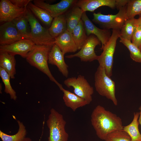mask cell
I'll return each mask as SVG.
<instances>
[{
    "label": "cell",
    "mask_w": 141,
    "mask_h": 141,
    "mask_svg": "<svg viewBox=\"0 0 141 141\" xmlns=\"http://www.w3.org/2000/svg\"><path fill=\"white\" fill-rule=\"evenodd\" d=\"M91 121L97 135L102 140L109 133L122 130L124 127L119 116L99 105L93 111Z\"/></svg>",
    "instance_id": "obj_1"
},
{
    "label": "cell",
    "mask_w": 141,
    "mask_h": 141,
    "mask_svg": "<svg viewBox=\"0 0 141 141\" xmlns=\"http://www.w3.org/2000/svg\"><path fill=\"white\" fill-rule=\"evenodd\" d=\"M52 46L36 45L34 48L28 53L25 58L31 65L45 74L61 90L63 88L62 85L53 76L48 65L49 55Z\"/></svg>",
    "instance_id": "obj_2"
},
{
    "label": "cell",
    "mask_w": 141,
    "mask_h": 141,
    "mask_svg": "<svg viewBox=\"0 0 141 141\" xmlns=\"http://www.w3.org/2000/svg\"><path fill=\"white\" fill-rule=\"evenodd\" d=\"M26 15L30 28V40L36 45L52 46L55 39L50 35L48 29L43 26L31 11L27 7Z\"/></svg>",
    "instance_id": "obj_3"
},
{
    "label": "cell",
    "mask_w": 141,
    "mask_h": 141,
    "mask_svg": "<svg viewBox=\"0 0 141 141\" xmlns=\"http://www.w3.org/2000/svg\"><path fill=\"white\" fill-rule=\"evenodd\" d=\"M94 80L97 92L101 96L111 100L115 105H117L115 83L107 75L104 67L98 66L95 74Z\"/></svg>",
    "instance_id": "obj_4"
},
{
    "label": "cell",
    "mask_w": 141,
    "mask_h": 141,
    "mask_svg": "<svg viewBox=\"0 0 141 141\" xmlns=\"http://www.w3.org/2000/svg\"><path fill=\"white\" fill-rule=\"evenodd\" d=\"M49 134L48 141H67L69 135L65 130L66 122L63 115L52 108L46 121Z\"/></svg>",
    "instance_id": "obj_5"
},
{
    "label": "cell",
    "mask_w": 141,
    "mask_h": 141,
    "mask_svg": "<svg viewBox=\"0 0 141 141\" xmlns=\"http://www.w3.org/2000/svg\"><path fill=\"white\" fill-rule=\"evenodd\" d=\"M126 5L120 8L118 13L115 15H104L100 12L94 13L92 20L103 29H112L120 30L125 22L128 19Z\"/></svg>",
    "instance_id": "obj_6"
},
{
    "label": "cell",
    "mask_w": 141,
    "mask_h": 141,
    "mask_svg": "<svg viewBox=\"0 0 141 141\" xmlns=\"http://www.w3.org/2000/svg\"><path fill=\"white\" fill-rule=\"evenodd\" d=\"M120 36V30H113L108 42L102 49L103 51L99 56L97 60L99 65L104 67L107 75L110 77L112 75L113 56L117 41Z\"/></svg>",
    "instance_id": "obj_7"
},
{
    "label": "cell",
    "mask_w": 141,
    "mask_h": 141,
    "mask_svg": "<svg viewBox=\"0 0 141 141\" xmlns=\"http://www.w3.org/2000/svg\"><path fill=\"white\" fill-rule=\"evenodd\" d=\"M64 84L68 87H73L74 93L86 100L88 104L92 101L93 88L84 76L79 75L77 77L68 78L64 81Z\"/></svg>",
    "instance_id": "obj_8"
},
{
    "label": "cell",
    "mask_w": 141,
    "mask_h": 141,
    "mask_svg": "<svg viewBox=\"0 0 141 141\" xmlns=\"http://www.w3.org/2000/svg\"><path fill=\"white\" fill-rule=\"evenodd\" d=\"M101 43L95 36L91 34L87 37L85 42L78 52L67 55L66 57L68 58L78 57L81 61L84 62H91L97 60L99 56L96 55L95 49L97 46L100 45Z\"/></svg>",
    "instance_id": "obj_9"
},
{
    "label": "cell",
    "mask_w": 141,
    "mask_h": 141,
    "mask_svg": "<svg viewBox=\"0 0 141 141\" xmlns=\"http://www.w3.org/2000/svg\"><path fill=\"white\" fill-rule=\"evenodd\" d=\"M77 1L62 0L54 4H49L43 0H34L33 2L36 5L46 10L54 18L68 11L75 5Z\"/></svg>",
    "instance_id": "obj_10"
},
{
    "label": "cell",
    "mask_w": 141,
    "mask_h": 141,
    "mask_svg": "<svg viewBox=\"0 0 141 141\" xmlns=\"http://www.w3.org/2000/svg\"><path fill=\"white\" fill-rule=\"evenodd\" d=\"M27 7L20 8L13 4L10 0L0 1V21H12L26 14Z\"/></svg>",
    "instance_id": "obj_11"
},
{
    "label": "cell",
    "mask_w": 141,
    "mask_h": 141,
    "mask_svg": "<svg viewBox=\"0 0 141 141\" xmlns=\"http://www.w3.org/2000/svg\"><path fill=\"white\" fill-rule=\"evenodd\" d=\"M36 45L31 40L23 39L10 44L0 45V51L6 52L14 56L19 55L25 58Z\"/></svg>",
    "instance_id": "obj_12"
},
{
    "label": "cell",
    "mask_w": 141,
    "mask_h": 141,
    "mask_svg": "<svg viewBox=\"0 0 141 141\" xmlns=\"http://www.w3.org/2000/svg\"><path fill=\"white\" fill-rule=\"evenodd\" d=\"M81 19L83 21L87 36L91 34L95 36L101 42L102 50L108 42L111 34L110 30L100 29L95 26L89 19L86 12L83 13Z\"/></svg>",
    "instance_id": "obj_13"
},
{
    "label": "cell",
    "mask_w": 141,
    "mask_h": 141,
    "mask_svg": "<svg viewBox=\"0 0 141 141\" xmlns=\"http://www.w3.org/2000/svg\"><path fill=\"white\" fill-rule=\"evenodd\" d=\"M24 39L12 21L0 26V45H8Z\"/></svg>",
    "instance_id": "obj_14"
},
{
    "label": "cell",
    "mask_w": 141,
    "mask_h": 141,
    "mask_svg": "<svg viewBox=\"0 0 141 141\" xmlns=\"http://www.w3.org/2000/svg\"><path fill=\"white\" fill-rule=\"evenodd\" d=\"M64 55L59 47L54 44L49 54L48 63L56 66L63 75L67 78L69 74L68 66L65 61Z\"/></svg>",
    "instance_id": "obj_15"
},
{
    "label": "cell",
    "mask_w": 141,
    "mask_h": 141,
    "mask_svg": "<svg viewBox=\"0 0 141 141\" xmlns=\"http://www.w3.org/2000/svg\"><path fill=\"white\" fill-rule=\"evenodd\" d=\"M54 44L64 54L68 52H75L78 50L72 33L67 30L55 38Z\"/></svg>",
    "instance_id": "obj_16"
},
{
    "label": "cell",
    "mask_w": 141,
    "mask_h": 141,
    "mask_svg": "<svg viewBox=\"0 0 141 141\" xmlns=\"http://www.w3.org/2000/svg\"><path fill=\"white\" fill-rule=\"evenodd\" d=\"M115 4V0H79L77 1L75 5L79 7L83 12H93L103 6L114 9L116 8Z\"/></svg>",
    "instance_id": "obj_17"
},
{
    "label": "cell",
    "mask_w": 141,
    "mask_h": 141,
    "mask_svg": "<svg viewBox=\"0 0 141 141\" xmlns=\"http://www.w3.org/2000/svg\"><path fill=\"white\" fill-rule=\"evenodd\" d=\"M61 90L63 93V98L65 104L73 111L79 108L88 104L86 100L74 93L65 90L63 87Z\"/></svg>",
    "instance_id": "obj_18"
},
{
    "label": "cell",
    "mask_w": 141,
    "mask_h": 141,
    "mask_svg": "<svg viewBox=\"0 0 141 141\" xmlns=\"http://www.w3.org/2000/svg\"><path fill=\"white\" fill-rule=\"evenodd\" d=\"M16 64L15 56L6 52L0 51V67L6 71L11 79L15 78Z\"/></svg>",
    "instance_id": "obj_19"
},
{
    "label": "cell",
    "mask_w": 141,
    "mask_h": 141,
    "mask_svg": "<svg viewBox=\"0 0 141 141\" xmlns=\"http://www.w3.org/2000/svg\"><path fill=\"white\" fill-rule=\"evenodd\" d=\"M67 30V22L65 14L54 18L50 26L48 28L50 35L55 39Z\"/></svg>",
    "instance_id": "obj_20"
},
{
    "label": "cell",
    "mask_w": 141,
    "mask_h": 141,
    "mask_svg": "<svg viewBox=\"0 0 141 141\" xmlns=\"http://www.w3.org/2000/svg\"><path fill=\"white\" fill-rule=\"evenodd\" d=\"M65 14L67 30L71 33L81 20L84 12L78 7L74 5Z\"/></svg>",
    "instance_id": "obj_21"
},
{
    "label": "cell",
    "mask_w": 141,
    "mask_h": 141,
    "mask_svg": "<svg viewBox=\"0 0 141 141\" xmlns=\"http://www.w3.org/2000/svg\"><path fill=\"white\" fill-rule=\"evenodd\" d=\"M133 115L132 122L129 124L124 126L123 130L129 135L131 141H141V134L138 128L139 112H134Z\"/></svg>",
    "instance_id": "obj_22"
},
{
    "label": "cell",
    "mask_w": 141,
    "mask_h": 141,
    "mask_svg": "<svg viewBox=\"0 0 141 141\" xmlns=\"http://www.w3.org/2000/svg\"><path fill=\"white\" fill-rule=\"evenodd\" d=\"M32 1L28 3L27 7L44 24L51 25L53 18L46 10L36 5Z\"/></svg>",
    "instance_id": "obj_23"
},
{
    "label": "cell",
    "mask_w": 141,
    "mask_h": 141,
    "mask_svg": "<svg viewBox=\"0 0 141 141\" xmlns=\"http://www.w3.org/2000/svg\"><path fill=\"white\" fill-rule=\"evenodd\" d=\"M71 33L78 49L80 50L88 37L81 19Z\"/></svg>",
    "instance_id": "obj_24"
},
{
    "label": "cell",
    "mask_w": 141,
    "mask_h": 141,
    "mask_svg": "<svg viewBox=\"0 0 141 141\" xmlns=\"http://www.w3.org/2000/svg\"><path fill=\"white\" fill-rule=\"evenodd\" d=\"M12 22L24 39H30L31 30L26 14L15 19Z\"/></svg>",
    "instance_id": "obj_25"
},
{
    "label": "cell",
    "mask_w": 141,
    "mask_h": 141,
    "mask_svg": "<svg viewBox=\"0 0 141 141\" xmlns=\"http://www.w3.org/2000/svg\"><path fill=\"white\" fill-rule=\"evenodd\" d=\"M17 122L19 129L16 134L9 135L0 131V137L2 141H21L26 137L27 131L25 126L20 121L18 120Z\"/></svg>",
    "instance_id": "obj_26"
},
{
    "label": "cell",
    "mask_w": 141,
    "mask_h": 141,
    "mask_svg": "<svg viewBox=\"0 0 141 141\" xmlns=\"http://www.w3.org/2000/svg\"><path fill=\"white\" fill-rule=\"evenodd\" d=\"M135 18L128 19L125 22L120 30V37L131 41L137 26L135 24Z\"/></svg>",
    "instance_id": "obj_27"
},
{
    "label": "cell",
    "mask_w": 141,
    "mask_h": 141,
    "mask_svg": "<svg viewBox=\"0 0 141 141\" xmlns=\"http://www.w3.org/2000/svg\"><path fill=\"white\" fill-rule=\"evenodd\" d=\"M120 42L125 46L129 50L131 58L136 62L141 63V51L131 41L120 37Z\"/></svg>",
    "instance_id": "obj_28"
},
{
    "label": "cell",
    "mask_w": 141,
    "mask_h": 141,
    "mask_svg": "<svg viewBox=\"0 0 141 141\" xmlns=\"http://www.w3.org/2000/svg\"><path fill=\"white\" fill-rule=\"evenodd\" d=\"M128 19L134 18L137 15L141 16V0H129L126 5Z\"/></svg>",
    "instance_id": "obj_29"
},
{
    "label": "cell",
    "mask_w": 141,
    "mask_h": 141,
    "mask_svg": "<svg viewBox=\"0 0 141 141\" xmlns=\"http://www.w3.org/2000/svg\"><path fill=\"white\" fill-rule=\"evenodd\" d=\"M0 76L4 85L5 92L10 95L11 99L16 100L17 97L16 92L13 89L10 84V77L6 71L1 67H0Z\"/></svg>",
    "instance_id": "obj_30"
},
{
    "label": "cell",
    "mask_w": 141,
    "mask_h": 141,
    "mask_svg": "<svg viewBox=\"0 0 141 141\" xmlns=\"http://www.w3.org/2000/svg\"><path fill=\"white\" fill-rule=\"evenodd\" d=\"M105 141H131L129 135L123 130L115 131L108 134Z\"/></svg>",
    "instance_id": "obj_31"
},
{
    "label": "cell",
    "mask_w": 141,
    "mask_h": 141,
    "mask_svg": "<svg viewBox=\"0 0 141 141\" xmlns=\"http://www.w3.org/2000/svg\"><path fill=\"white\" fill-rule=\"evenodd\" d=\"M132 43L139 48L141 45V28L137 26L133 34L131 40Z\"/></svg>",
    "instance_id": "obj_32"
},
{
    "label": "cell",
    "mask_w": 141,
    "mask_h": 141,
    "mask_svg": "<svg viewBox=\"0 0 141 141\" xmlns=\"http://www.w3.org/2000/svg\"><path fill=\"white\" fill-rule=\"evenodd\" d=\"M15 6L20 8L27 7L28 3L33 1L31 0H10Z\"/></svg>",
    "instance_id": "obj_33"
},
{
    "label": "cell",
    "mask_w": 141,
    "mask_h": 141,
    "mask_svg": "<svg viewBox=\"0 0 141 141\" xmlns=\"http://www.w3.org/2000/svg\"><path fill=\"white\" fill-rule=\"evenodd\" d=\"M129 0H115L116 8L119 9L120 8L126 6Z\"/></svg>",
    "instance_id": "obj_34"
},
{
    "label": "cell",
    "mask_w": 141,
    "mask_h": 141,
    "mask_svg": "<svg viewBox=\"0 0 141 141\" xmlns=\"http://www.w3.org/2000/svg\"><path fill=\"white\" fill-rule=\"evenodd\" d=\"M135 24L137 26L141 28V16H139L138 18L135 19Z\"/></svg>",
    "instance_id": "obj_35"
},
{
    "label": "cell",
    "mask_w": 141,
    "mask_h": 141,
    "mask_svg": "<svg viewBox=\"0 0 141 141\" xmlns=\"http://www.w3.org/2000/svg\"><path fill=\"white\" fill-rule=\"evenodd\" d=\"M139 109L140 110V112L139 116L138 119V121L139 124H140L141 126V104L139 108Z\"/></svg>",
    "instance_id": "obj_36"
},
{
    "label": "cell",
    "mask_w": 141,
    "mask_h": 141,
    "mask_svg": "<svg viewBox=\"0 0 141 141\" xmlns=\"http://www.w3.org/2000/svg\"><path fill=\"white\" fill-rule=\"evenodd\" d=\"M21 141H32V140L29 138L25 137Z\"/></svg>",
    "instance_id": "obj_37"
},
{
    "label": "cell",
    "mask_w": 141,
    "mask_h": 141,
    "mask_svg": "<svg viewBox=\"0 0 141 141\" xmlns=\"http://www.w3.org/2000/svg\"><path fill=\"white\" fill-rule=\"evenodd\" d=\"M139 49L140 51H141V45L139 47Z\"/></svg>",
    "instance_id": "obj_38"
}]
</instances>
